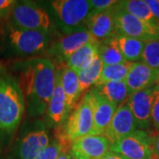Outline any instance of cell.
I'll return each mask as SVG.
<instances>
[{"label": "cell", "mask_w": 159, "mask_h": 159, "mask_svg": "<svg viewBox=\"0 0 159 159\" xmlns=\"http://www.w3.org/2000/svg\"><path fill=\"white\" fill-rule=\"evenodd\" d=\"M151 123L156 129L159 130V86H155L154 97L151 108Z\"/></svg>", "instance_id": "cell-28"}, {"label": "cell", "mask_w": 159, "mask_h": 159, "mask_svg": "<svg viewBox=\"0 0 159 159\" xmlns=\"http://www.w3.org/2000/svg\"><path fill=\"white\" fill-rule=\"evenodd\" d=\"M151 159H159V134L154 139L153 142V154Z\"/></svg>", "instance_id": "cell-32"}, {"label": "cell", "mask_w": 159, "mask_h": 159, "mask_svg": "<svg viewBox=\"0 0 159 159\" xmlns=\"http://www.w3.org/2000/svg\"><path fill=\"white\" fill-rule=\"evenodd\" d=\"M157 85L159 86V80H158V81H157Z\"/></svg>", "instance_id": "cell-35"}, {"label": "cell", "mask_w": 159, "mask_h": 159, "mask_svg": "<svg viewBox=\"0 0 159 159\" xmlns=\"http://www.w3.org/2000/svg\"><path fill=\"white\" fill-rule=\"evenodd\" d=\"M114 39L126 61L136 62L137 60L142 59V51L145 44L144 42L119 34L114 36Z\"/></svg>", "instance_id": "cell-21"}, {"label": "cell", "mask_w": 159, "mask_h": 159, "mask_svg": "<svg viewBox=\"0 0 159 159\" xmlns=\"http://www.w3.org/2000/svg\"><path fill=\"white\" fill-rule=\"evenodd\" d=\"M142 62L159 72V38L145 43L142 54Z\"/></svg>", "instance_id": "cell-26"}, {"label": "cell", "mask_w": 159, "mask_h": 159, "mask_svg": "<svg viewBox=\"0 0 159 159\" xmlns=\"http://www.w3.org/2000/svg\"><path fill=\"white\" fill-rule=\"evenodd\" d=\"M154 89L151 87L132 94L126 104L130 108L135 119L137 127L144 130L151 124V108L154 97Z\"/></svg>", "instance_id": "cell-14"}, {"label": "cell", "mask_w": 159, "mask_h": 159, "mask_svg": "<svg viewBox=\"0 0 159 159\" xmlns=\"http://www.w3.org/2000/svg\"><path fill=\"white\" fill-rule=\"evenodd\" d=\"M61 83L67 105L72 111L81 95L80 91L78 73L66 66L61 72Z\"/></svg>", "instance_id": "cell-20"}, {"label": "cell", "mask_w": 159, "mask_h": 159, "mask_svg": "<svg viewBox=\"0 0 159 159\" xmlns=\"http://www.w3.org/2000/svg\"><path fill=\"white\" fill-rule=\"evenodd\" d=\"M57 159H72V157H71L70 153L67 152V149L66 148H63L62 151L60 152V154L57 157Z\"/></svg>", "instance_id": "cell-34"}, {"label": "cell", "mask_w": 159, "mask_h": 159, "mask_svg": "<svg viewBox=\"0 0 159 159\" xmlns=\"http://www.w3.org/2000/svg\"><path fill=\"white\" fill-rule=\"evenodd\" d=\"M51 5L67 31L82 28L93 11L91 2L88 0H55Z\"/></svg>", "instance_id": "cell-6"}, {"label": "cell", "mask_w": 159, "mask_h": 159, "mask_svg": "<svg viewBox=\"0 0 159 159\" xmlns=\"http://www.w3.org/2000/svg\"><path fill=\"white\" fill-rule=\"evenodd\" d=\"M0 150H1V142H0Z\"/></svg>", "instance_id": "cell-36"}, {"label": "cell", "mask_w": 159, "mask_h": 159, "mask_svg": "<svg viewBox=\"0 0 159 159\" xmlns=\"http://www.w3.org/2000/svg\"><path fill=\"white\" fill-rule=\"evenodd\" d=\"M87 29L98 43L117 35L111 10L104 11H93L88 19Z\"/></svg>", "instance_id": "cell-16"}, {"label": "cell", "mask_w": 159, "mask_h": 159, "mask_svg": "<svg viewBox=\"0 0 159 159\" xmlns=\"http://www.w3.org/2000/svg\"><path fill=\"white\" fill-rule=\"evenodd\" d=\"M6 45L19 55H32L45 49L50 36L48 32L14 28L9 23L4 30Z\"/></svg>", "instance_id": "cell-3"}, {"label": "cell", "mask_w": 159, "mask_h": 159, "mask_svg": "<svg viewBox=\"0 0 159 159\" xmlns=\"http://www.w3.org/2000/svg\"><path fill=\"white\" fill-rule=\"evenodd\" d=\"M102 159H125L122 156H120L119 154L115 153L112 151H109L108 153L106 154Z\"/></svg>", "instance_id": "cell-33"}, {"label": "cell", "mask_w": 159, "mask_h": 159, "mask_svg": "<svg viewBox=\"0 0 159 159\" xmlns=\"http://www.w3.org/2000/svg\"><path fill=\"white\" fill-rule=\"evenodd\" d=\"M74 107L62 125L64 135L70 143L80 137L90 135L93 128V113L88 99L83 97L82 101Z\"/></svg>", "instance_id": "cell-8"}, {"label": "cell", "mask_w": 159, "mask_h": 159, "mask_svg": "<svg viewBox=\"0 0 159 159\" xmlns=\"http://www.w3.org/2000/svg\"><path fill=\"white\" fill-rule=\"evenodd\" d=\"M98 56L103 66H113L127 62L117 46L114 36L99 43Z\"/></svg>", "instance_id": "cell-23"}, {"label": "cell", "mask_w": 159, "mask_h": 159, "mask_svg": "<svg viewBox=\"0 0 159 159\" xmlns=\"http://www.w3.org/2000/svg\"><path fill=\"white\" fill-rule=\"evenodd\" d=\"M14 28L48 32L51 20L47 11L30 1H17L8 22Z\"/></svg>", "instance_id": "cell-4"}, {"label": "cell", "mask_w": 159, "mask_h": 159, "mask_svg": "<svg viewBox=\"0 0 159 159\" xmlns=\"http://www.w3.org/2000/svg\"><path fill=\"white\" fill-rule=\"evenodd\" d=\"M113 20L117 33L129 37L136 38L146 43L159 38V27L157 23L144 21L129 13L112 9Z\"/></svg>", "instance_id": "cell-5"}, {"label": "cell", "mask_w": 159, "mask_h": 159, "mask_svg": "<svg viewBox=\"0 0 159 159\" xmlns=\"http://www.w3.org/2000/svg\"><path fill=\"white\" fill-rule=\"evenodd\" d=\"M157 72L141 61L134 63L125 82L132 95L137 91L153 87L154 83H157Z\"/></svg>", "instance_id": "cell-17"}, {"label": "cell", "mask_w": 159, "mask_h": 159, "mask_svg": "<svg viewBox=\"0 0 159 159\" xmlns=\"http://www.w3.org/2000/svg\"><path fill=\"white\" fill-rule=\"evenodd\" d=\"M84 97L89 102L93 113V128L90 135H102L119 106L92 89L87 91Z\"/></svg>", "instance_id": "cell-9"}, {"label": "cell", "mask_w": 159, "mask_h": 159, "mask_svg": "<svg viewBox=\"0 0 159 159\" xmlns=\"http://www.w3.org/2000/svg\"><path fill=\"white\" fill-rule=\"evenodd\" d=\"M91 89L118 106L123 104L124 102H127L131 96L125 81L107 82L102 85L94 86Z\"/></svg>", "instance_id": "cell-18"}, {"label": "cell", "mask_w": 159, "mask_h": 159, "mask_svg": "<svg viewBox=\"0 0 159 159\" xmlns=\"http://www.w3.org/2000/svg\"><path fill=\"white\" fill-rule=\"evenodd\" d=\"M136 130V121L125 102L118 107L102 136L105 137L111 145Z\"/></svg>", "instance_id": "cell-12"}, {"label": "cell", "mask_w": 159, "mask_h": 159, "mask_svg": "<svg viewBox=\"0 0 159 159\" xmlns=\"http://www.w3.org/2000/svg\"><path fill=\"white\" fill-rule=\"evenodd\" d=\"M157 25H158V27H159V22H158V23H157Z\"/></svg>", "instance_id": "cell-37"}, {"label": "cell", "mask_w": 159, "mask_h": 159, "mask_svg": "<svg viewBox=\"0 0 159 159\" xmlns=\"http://www.w3.org/2000/svg\"><path fill=\"white\" fill-rule=\"evenodd\" d=\"M25 107L20 82L11 74L0 71V134H11L16 130Z\"/></svg>", "instance_id": "cell-2"}, {"label": "cell", "mask_w": 159, "mask_h": 159, "mask_svg": "<svg viewBox=\"0 0 159 159\" xmlns=\"http://www.w3.org/2000/svg\"><path fill=\"white\" fill-rule=\"evenodd\" d=\"M91 6L95 11H104L112 10L119 1L115 0H92Z\"/></svg>", "instance_id": "cell-29"}, {"label": "cell", "mask_w": 159, "mask_h": 159, "mask_svg": "<svg viewBox=\"0 0 159 159\" xmlns=\"http://www.w3.org/2000/svg\"><path fill=\"white\" fill-rule=\"evenodd\" d=\"M154 139L144 130H136L111 145L110 151L125 159H151Z\"/></svg>", "instance_id": "cell-7"}, {"label": "cell", "mask_w": 159, "mask_h": 159, "mask_svg": "<svg viewBox=\"0 0 159 159\" xmlns=\"http://www.w3.org/2000/svg\"><path fill=\"white\" fill-rule=\"evenodd\" d=\"M50 144V138L44 128L30 131L20 138L16 146V158L35 159L37 155Z\"/></svg>", "instance_id": "cell-15"}, {"label": "cell", "mask_w": 159, "mask_h": 159, "mask_svg": "<svg viewBox=\"0 0 159 159\" xmlns=\"http://www.w3.org/2000/svg\"><path fill=\"white\" fill-rule=\"evenodd\" d=\"M98 46L99 43L94 41L81 47L66 60L67 67L77 73L86 67L98 56Z\"/></svg>", "instance_id": "cell-19"}, {"label": "cell", "mask_w": 159, "mask_h": 159, "mask_svg": "<svg viewBox=\"0 0 159 159\" xmlns=\"http://www.w3.org/2000/svg\"><path fill=\"white\" fill-rule=\"evenodd\" d=\"M68 31L70 32L61 36L51 47V54L56 56L59 61L66 62L75 51L87 43L96 41L84 27Z\"/></svg>", "instance_id": "cell-11"}, {"label": "cell", "mask_w": 159, "mask_h": 159, "mask_svg": "<svg viewBox=\"0 0 159 159\" xmlns=\"http://www.w3.org/2000/svg\"><path fill=\"white\" fill-rule=\"evenodd\" d=\"M17 1L15 0H0V19L8 20L11 10Z\"/></svg>", "instance_id": "cell-30"}, {"label": "cell", "mask_w": 159, "mask_h": 159, "mask_svg": "<svg viewBox=\"0 0 159 159\" xmlns=\"http://www.w3.org/2000/svg\"><path fill=\"white\" fill-rule=\"evenodd\" d=\"M114 9L122 10L131 15L142 20L144 21L157 23L148 6L144 0H125L119 1Z\"/></svg>", "instance_id": "cell-22"}, {"label": "cell", "mask_w": 159, "mask_h": 159, "mask_svg": "<svg viewBox=\"0 0 159 159\" xmlns=\"http://www.w3.org/2000/svg\"><path fill=\"white\" fill-rule=\"evenodd\" d=\"M63 148V146L59 142L54 141L51 142L45 148H43L37 155L35 159H57Z\"/></svg>", "instance_id": "cell-27"}, {"label": "cell", "mask_w": 159, "mask_h": 159, "mask_svg": "<svg viewBox=\"0 0 159 159\" xmlns=\"http://www.w3.org/2000/svg\"><path fill=\"white\" fill-rule=\"evenodd\" d=\"M111 143L102 135H87L71 143L72 159H102L110 151Z\"/></svg>", "instance_id": "cell-10"}, {"label": "cell", "mask_w": 159, "mask_h": 159, "mask_svg": "<svg viewBox=\"0 0 159 159\" xmlns=\"http://www.w3.org/2000/svg\"><path fill=\"white\" fill-rule=\"evenodd\" d=\"M103 67L102 61L99 56H97L92 62L88 65L86 67L78 72L79 77V85L80 93L88 91L91 86H94L100 76Z\"/></svg>", "instance_id": "cell-25"}, {"label": "cell", "mask_w": 159, "mask_h": 159, "mask_svg": "<svg viewBox=\"0 0 159 159\" xmlns=\"http://www.w3.org/2000/svg\"><path fill=\"white\" fill-rule=\"evenodd\" d=\"M134 62H127L113 66H103L100 76L94 86H98L112 82V81H125Z\"/></svg>", "instance_id": "cell-24"}, {"label": "cell", "mask_w": 159, "mask_h": 159, "mask_svg": "<svg viewBox=\"0 0 159 159\" xmlns=\"http://www.w3.org/2000/svg\"><path fill=\"white\" fill-rule=\"evenodd\" d=\"M148 5L151 13L153 15L156 22H159V0H145Z\"/></svg>", "instance_id": "cell-31"}, {"label": "cell", "mask_w": 159, "mask_h": 159, "mask_svg": "<svg viewBox=\"0 0 159 159\" xmlns=\"http://www.w3.org/2000/svg\"><path fill=\"white\" fill-rule=\"evenodd\" d=\"M56 83V68L49 58H34L25 64L20 83L25 95V105L31 117L47 110Z\"/></svg>", "instance_id": "cell-1"}, {"label": "cell", "mask_w": 159, "mask_h": 159, "mask_svg": "<svg viewBox=\"0 0 159 159\" xmlns=\"http://www.w3.org/2000/svg\"><path fill=\"white\" fill-rule=\"evenodd\" d=\"M71 110L67 105L66 95L61 83V71H56V83L50 102L46 110L49 126L59 127L67 120Z\"/></svg>", "instance_id": "cell-13"}]
</instances>
